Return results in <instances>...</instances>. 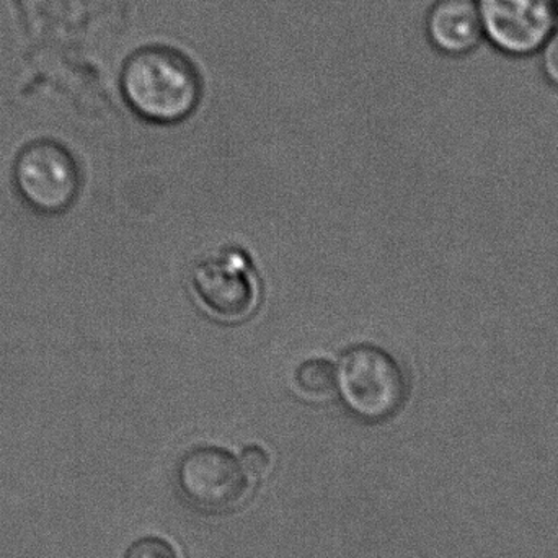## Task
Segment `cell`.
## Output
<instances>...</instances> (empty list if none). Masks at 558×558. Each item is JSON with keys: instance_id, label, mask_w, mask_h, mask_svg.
Returning a JSON list of instances; mask_svg holds the SVG:
<instances>
[{"instance_id": "obj_5", "label": "cell", "mask_w": 558, "mask_h": 558, "mask_svg": "<svg viewBox=\"0 0 558 558\" xmlns=\"http://www.w3.org/2000/svg\"><path fill=\"white\" fill-rule=\"evenodd\" d=\"M13 183L33 211L56 216L74 205L81 189V173L64 146L41 140L20 150L13 163Z\"/></svg>"}, {"instance_id": "obj_2", "label": "cell", "mask_w": 558, "mask_h": 558, "mask_svg": "<svg viewBox=\"0 0 558 558\" xmlns=\"http://www.w3.org/2000/svg\"><path fill=\"white\" fill-rule=\"evenodd\" d=\"M337 392L356 418L379 423L396 415L409 396L400 364L383 348L356 344L338 361Z\"/></svg>"}, {"instance_id": "obj_11", "label": "cell", "mask_w": 558, "mask_h": 558, "mask_svg": "<svg viewBox=\"0 0 558 558\" xmlns=\"http://www.w3.org/2000/svg\"><path fill=\"white\" fill-rule=\"evenodd\" d=\"M241 462L251 477L252 475L254 477H264L271 468L270 454L260 446H248V448H245L244 452H242Z\"/></svg>"}, {"instance_id": "obj_1", "label": "cell", "mask_w": 558, "mask_h": 558, "mask_svg": "<svg viewBox=\"0 0 558 558\" xmlns=\"http://www.w3.org/2000/svg\"><path fill=\"white\" fill-rule=\"evenodd\" d=\"M120 88L128 107L147 123L179 124L202 104L203 78L195 62L167 45H147L121 65Z\"/></svg>"}, {"instance_id": "obj_3", "label": "cell", "mask_w": 558, "mask_h": 558, "mask_svg": "<svg viewBox=\"0 0 558 558\" xmlns=\"http://www.w3.org/2000/svg\"><path fill=\"white\" fill-rule=\"evenodd\" d=\"M190 288L199 308L219 324H244L260 307V279L241 248H222L196 262Z\"/></svg>"}, {"instance_id": "obj_8", "label": "cell", "mask_w": 558, "mask_h": 558, "mask_svg": "<svg viewBox=\"0 0 558 558\" xmlns=\"http://www.w3.org/2000/svg\"><path fill=\"white\" fill-rule=\"evenodd\" d=\"M299 396L314 402L330 399L337 392V369L330 361L314 357L305 361L294 374Z\"/></svg>"}, {"instance_id": "obj_10", "label": "cell", "mask_w": 558, "mask_h": 558, "mask_svg": "<svg viewBox=\"0 0 558 558\" xmlns=\"http://www.w3.org/2000/svg\"><path fill=\"white\" fill-rule=\"evenodd\" d=\"M537 58H539L541 72H543L547 84L558 90V26L537 52Z\"/></svg>"}, {"instance_id": "obj_4", "label": "cell", "mask_w": 558, "mask_h": 558, "mask_svg": "<svg viewBox=\"0 0 558 558\" xmlns=\"http://www.w3.org/2000/svg\"><path fill=\"white\" fill-rule=\"evenodd\" d=\"M177 484L190 507L211 514L238 510L252 490L241 459L215 446L186 452L177 465Z\"/></svg>"}, {"instance_id": "obj_7", "label": "cell", "mask_w": 558, "mask_h": 558, "mask_svg": "<svg viewBox=\"0 0 558 558\" xmlns=\"http://www.w3.org/2000/svg\"><path fill=\"white\" fill-rule=\"evenodd\" d=\"M425 35L439 54H474L485 43L477 0H435L425 16Z\"/></svg>"}, {"instance_id": "obj_6", "label": "cell", "mask_w": 558, "mask_h": 558, "mask_svg": "<svg viewBox=\"0 0 558 558\" xmlns=\"http://www.w3.org/2000/svg\"><path fill=\"white\" fill-rule=\"evenodd\" d=\"M484 41L511 59L537 56L558 26L554 0H477Z\"/></svg>"}, {"instance_id": "obj_12", "label": "cell", "mask_w": 558, "mask_h": 558, "mask_svg": "<svg viewBox=\"0 0 558 558\" xmlns=\"http://www.w3.org/2000/svg\"><path fill=\"white\" fill-rule=\"evenodd\" d=\"M554 3H556L557 15H558V0H554Z\"/></svg>"}, {"instance_id": "obj_9", "label": "cell", "mask_w": 558, "mask_h": 558, "mask_svg": "<svg viewBox=\"0 0 558 558\" xmlns=\"http://www.w3.org/2000/svg\"><path fill=\"white\" fill-rule=\"evenodd\" d=\"M124 558H180L175 547L162 537H143L128 549Z\"/></svg>"}]
</instances>
